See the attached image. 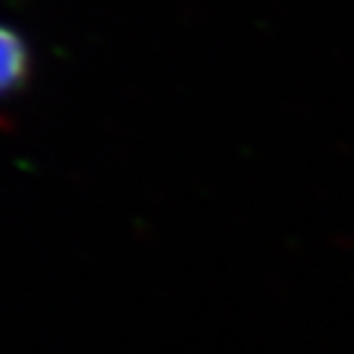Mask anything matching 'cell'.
<instances>
[{"label":"cell","instance_id":"obj_1","mask_svg":"<svg viewBox=\"0 0 354 354\" xmlns=\"http://www.w3.org/2000/svg\"><path fill=\"white\" fill-rule=\"evenodd\" d=\"M32 77V53L27 39L12 24L0 21V101L21 95Z\"/></svg>","mask_w":354,"mask_h":354}]
</instances>
